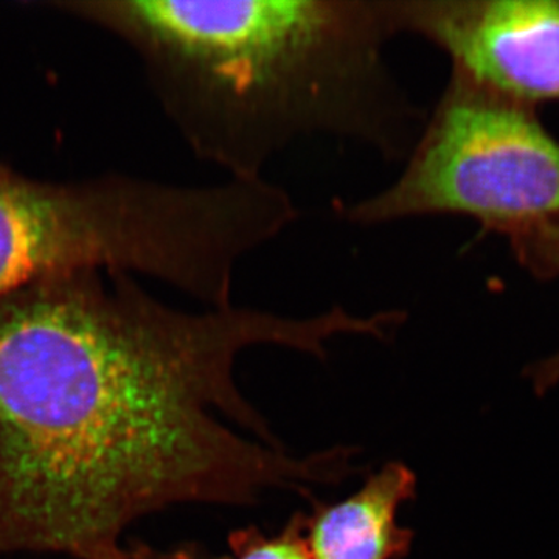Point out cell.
Instances as JSON below:
<instances>
[{
  "label": "cell",
  "mask_w": 559,
  "mask_h": 559,
  "mask_svg": "<svg viewBox=\"0 0 559 559\" xmlns=\"http://www.w3.org/2000/svg\"><path fill=\"white\" fill-rule=\"evenodd\" d=\"M374 331L341 305L176 310L124 272L47 278L0 301V555L121 559L124 530L176 503L341 484L358 450L289 455L234 367L257 345L325 360L337 337Z\"/></svg>",
  "instance_id": "6da1fadb"
},
{
  "label": "cell",
  "mask_w": 559,
  "mask_h": 559,
  "mask_svg": "<svg viewBox=\"0 0 559 559\" xmlns=\"http://www.w3.org/2000/svg\"><path fill=\"white\" fill-rule=\"evenodd\" d=\"M84 10L145 61L198 160L264 179L305 140L403 165L428 112L390 61V0H112Z\"/></svg>",
  "instance_id": "7a4b0ae2"
},
{
  "label": "cell",
  "mask_w": 559,
  "mask_h": 559,
  "mask_svg": "<svg viewBox=\"0 0 559 559\" xmlns=\"http://www.w3.org/2000/svg\"><path fill=\"white\" fill-rule=\"evenodd\" d=\"M300 218L270 179L47 183L0 167V301L86 271L148 275L218 310L238 267Z\"/></svg>",
  "instance_id": "3957f363"
},
{
  "label": "cell",
  "mask_w": 559,
  "mask_h": 559,
  "mask_svg": "<svg viewBox=\"0 0 559 559\" xmlns=\"http://www.w3.org/2000/svg\"><path fill=\"white\" fill-rule=\"evenodd\" d=\"M334 213L356 229L469 216L499 234L559 218V142L536 105L451 69L400 175Z\"/></svg>",
  "instance_id": "277c9868"
},
{
  "label": "cell",
  "mask_w": 559,
  "mask_h": 559,
  "mask_svg": "<svg viewBox=\"0 0 559 559\" xmlns=\"http://www.w3.org/2000/svg\"><path fill=\"white\" fill-rule=\"evenodd\" d=\"M400 36L532 105L559 102V0H390Z\"/></svg>",
  "instance_id": "5b68a950"
},
{
  "label": "cell",
  "mask_w": 559,
  "mask_h": 559,
  "mask_svg": "<svg viewBox=\"0 0 559 559\" xmlns=\"http://www.w3.org/2000/svg\"><path fill=\"white\" fill-rule=\"evenodd\" d=\"M417 476L403 462H388L358 491L337 502L311 499L307 540L312 559H403L414 532L401 527L399 511L415 498Z\"/></svg>",
  "instance_id": "8992f818"
},
{
  "label": "cell",
  "mask_w": 559,
  "mask_h": 559,
  "mask_svg": "<svg viewBox=\"0 0 559 559\" xmlns=\"http://www.w3.org/2000/svg\"><path fill=\"white\" fill-rule=\"evenodd\" d=\"M514 255L535 277L559 280V218L535 221L503 230ZM527 377L539 395L559 384V352L533 364Z\"/></svg>",
  "instance_id": "52a82bcc"
},
{
  "label": "cell",
  "mask_w": 559,
  "mask_h": 559,
  "mask_svg": "<svg viewBox=\"0 0 559 559\" xmlns=\"http://www.w3.org/2000/svg\"><path fill=\"white\" fill-rule=\"evenodd\" d=\"M230 554L216 559H312L307 540V513L297 511L277 533L267 535L255 525L230 533Z\"/></svg>",
  "instance_id": "ba28073f"
},
{
  "label": "cell",
  "mask_w": 559,
  "mask_h": 559,
  "mask_svg": "<svg viewBox=\"0 0 559 559\" xmlns=\"http://www.w3.org/2000/svg\"><path fill=\"white\" fill-rule=\"evenodd\" d=\"M121 559H216L209 554L200 544H182L171 549H156L148 544L132 540L130 546L124 547Z\"/></svg>",
  "instance_id": "9c48e42d"
}]
</instances>
